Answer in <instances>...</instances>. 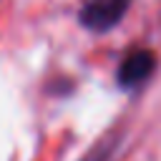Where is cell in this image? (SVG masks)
<instances>
[{"instance_id": "7a4b0ae2", "label": "cell", "mask_w": 161, "mask_h": 161, "mask_svg": "<svg viewBox=\"0 0 161 161\" xmlns=\"http://www.w3.org/2000/svg\"><path fill=\"white\" fill-rule=\"evenodd\" d=\"M156 68V55L146 48H138L133 53H128L123 58V63L118 65V86L123 88H133L138 83H143Z\"/></svg>"}, {"instance_id": "6da1fadb", "label": "cell", "mask_w": 161, "mask_h": 161, "mask_svg": "<svg viewBox=\"0 0 161 161\" xmlns=\"http://www.w3.org/2000/svg\"><path fill=\"white\" fill-rule=\"evenodd\" d=\"M131 0H86L80 10V23L91 30H108L113 28L128 10Z\"/></svg>"}]
</instances>
